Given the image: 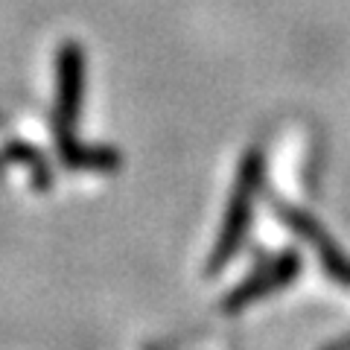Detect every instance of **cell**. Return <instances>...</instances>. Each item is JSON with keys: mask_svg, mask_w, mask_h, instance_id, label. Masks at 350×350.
Returning a JSON list of instances; mask_svg holds the SVG:
<instances>
[{"mask_svg": "<svg viewBox=\"0 0 350 350\" xmlns=\"http://www.w3.org/2000/svg\"><path fill=\"white\" fill-rule=\"evenodd\" d=\"M85 94V53L76 41H64L56 56V103H53V140L62 167L88 172H114L120 152L108 146H82L76 140V123Z\"/></svg>", "mask_w": 350, "mask_h": 350, "instance_id": "6da1fadb", "label": "cell"}, {"mask_svg": "<svg viewBox=\"0 0 350 350\" xmlns=\"http://www.w3.org/2000/svg\"><path fill=\"white\" fill-rule=\"evenodd\" d=\"M262 152L260 149H248L243 163H239V175H237V184H234V193H231V202H228V211L222 219V231H219V239L211 251V260H207V275H216L228 266L243 239L248 234V225H251V207H254V199L260 193V184H262Z\"/></svg>", "mask_w": 350, "mask_h": 350, "instance_id": "7a4b0ae2", "label": "cell"}, {"mask_svg": "<svg viewBox=\"0 0 350 350\" xmlns=\"http://www.w3.org/2000/svg\"><path fill=\"white\" fill-rule=\"evenodd\" d=\"M298 271H301V254L295 248L283 251V254H278L275 260H269L266 266L254 269L243 283H239V286H234L231 292L225 295L222 298V312L225 315H237L254 301L266 298V295L286 289L289 283L298 278Z\"/></svg>", "mask_w": 350, "mask_h": 350, "instance_id": "3957f363", "label": "cell"}, {"mask_svg": "<svg viewBox=\"0 0 350 350\" xmlns=\"http://www.w3.org/2000/svg\"><path fill=\"white\" fill-rule=\"evenodd\" d=\"M278 213L304 243L312 245L315 257H319V266L327 271V278L336 280L338 286L350 289V257L342 254V248L333 243L330 234H327L306 211H298V207H292V204H278Z\"/></svg>", "mask_w": 350, "mask_h": 350, "instance_id": "277c9868", "label": "cell"}, {"mask_svg": "<svg viewBox=\"0 0 350 350\" xmlns=\"http://www.w3.org/2000/svg\"><path fill=\"white\" fill-rule=\"evenodd\" d=\"M9 161H15V163H24V167H29L32 172V187L36 190H47L50 184H53V172L50 167L44 163V158L38 155V149H32L29 144H9L6 149H0V167Z\"/></svg>", "mask_w": 350, "mask_h": 350, "instance_id": "5b68a950", "label": "cell"}]
</instances>
